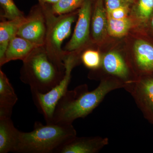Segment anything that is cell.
Here are the masks:
<instances>
[{"label":"cell","instance_id":"6da1fadb","mask_svg":"<svg viewBox=\"0 0 153 153\" xmlns=\"http://www.w3.org/2000/svg\"><path fill=\"white\" fill-rule=\"evenodd\" d=\"M124 86L118 79L109 76L100 80L98 86L91 91H88L86 84L67 91L56 105L52 123L72 124L77 119L85 118L98 106L108 94L124 88Z\"/></svg>","mask_w":153,"mask_h":153},{"label":"cell","instance_id":"7a4b0ae2","mask_svg":"<svg viewBox=\"0 0 153 153\" xmlns=\"http://www.w3.org/2000/svg\"><path fill=\"white\" fill-rule=\"evenodd\" d=\"M76 136L72 124L46 123L36 121L29 132L19 131L15 153H55L57 149Z\"/></svg>","mask_w":153,"mask_h":153},{"label":"cell","instance_id":"3957f363","mask_svg":"<svg viewBox=\"0 0 153 153\" xmlns=\"http://www.w3.org/2000/svg\"><path fill=\"white\" fill-rule=\"evenodd\" d=\"M22 61L20 79L30 86L31 92L47 93L64 77L65 71L50 60L44 46L36 47Z\"/></svg>","mask_w":153,"mask_h":153},{"label":"cell","instance_id":"277c9868","mask_svg":"<svg viewBox=\"0 0 153 153\" xmlns=\"http://www.w3.org/2000/svg\"><path fill=\"white\" fill-rule=\"evenodd\" d=\"M123 39L110 37L98 47L101 53V65L97 69L90 70L88 74L89 79L100 81L111 76L118 79L125 85L137 79L126 55Z\"/></svg>","mask_w":153,"mask_h":153},{"label":"cell","instance_id":"5b68a950","mask_svg":"<svg viewBox=\"0 0 153 153\" xmlns=\"http://www.w3.org/2000/svg\"><path fill=\"white\" fill-rule=\"evenodd\" d=\"M41 5L47 26L44 47L50 60L60 69L65 71L64 60L68 52L61 46L71 34V26L77 19L79 9L68 13L56 15L52 12L51 4Z\"/></svg>","mask_w":153,"mask_h":153},{"label":"cell","instance_id":"8992f818","mask_svg":"<svg viewBox=\"0 0 153 153\" xmlns=\"http://www.w3.org/2000/svg\"><path fill=\"white\" fill-rule=\"evenodd\" d=\"M144 30L134 28L123 39L124 49L137 77L153 74V43Z\"/></svg>","mask_w":153,"mask_h":153},{"label":"cell","instance_id":"52a82bcc","mask_svg":"<svg viewBox=\"0 0 153 153\" xmlns=\"http://www.w3.org/2000/svg\"><path fill=\"white\" fill-rule=\"evenodd\" d=\"M81 53L76 52L67 53L64 58L65 72L59 84L47 93L32 91V97L38 111L44 116L46 123H52L53 114L56 105L68 91L71 79V71L81 61Z\"/></svg>","mask_w":153,"mask_h":153},{"label":"cell","instance_id":"ba28073f","mask_svg":"<svg viewBox=\"0 0 153 153\" xmlns=\"http://www.w3.org/2000/svg\"><path fill=\"white\" fill-rule=\"evenodd\" d=\"M94 0H85L78 10L74 33L63 50L82 53L85 49L94 47L90 37L91 21Z\"/></svg>","mask_w":153,"mask_h":153},{"label":"cell","instance_id":"9c48e42d","mask_svg":"<svg viewBox=\"0 0 153 153\" xmlns=\"http://www.w3.org/2000/svg\"><path fill=\"white\" fill-rule=\"evenodd\" d=\"M124 88L131 94L145 118L153 125V74L140 76Z\"/></svg>","mask_w":153,"mask_h":153},{"label":"cell","instance_id":"30bf717a","mask_svg":"<svg viewBox=\"0 0 153 153\" xmlns=\"http://www.w3.org/2000/svg\"><path fill=\"white\" fill-rule=\"evenodd\" d=\"M46 20L42 6L38 3L30 9L20 25L17 36L38 46H44L46 38Z\"/></svg>","mask_w":153,"mask_h":153},{"label":"cell","instance_id":"8fae6325","mask_svg":"<svg viewBox=\"0 0 153 153\" xmlns=\"http://www.w3.org/2000/svg\"><path fill=\"white\" fill-rule=\"evenodd\" d=\"M90 37L96 47H101L110 38L108 32V15L103 0H94L91 21Z\"/></svg>","mask_w":153,"mask_h":153},{"label":"cell","instance_id":"7c38bea8","mask_svg":"<svg viewBox=\"0 0 153 153\" xmlns=\"http://www.w3.org/2000/svg\"><path fill=\"white\" fill-rule=\"evenodd\" d=\"M108 144L107 137H73L57 149L55 153H96Z\"/></svg>","mask_w":153,"mask_h":153},{"label":"cell","instance_id":"4fadbf2b","mask_svg":"<svg viewBox=\"0 0 153 153\" xmlns=\"http://www.w3.org/2000/svg\"><path fill=\"white\" fill-rule=\"evenodd\" d=\"M18 100L7 76L0 69V119L11 117Z\"/></svg>","mask_w":153,"mask_h":153},{"label":"cell","instance_id":"5bb4252c","mask_svg":"<svg viewBox=\"0 0 153 153\" xmlns=\"http://www.w3.org/2000/svg\"><path fill=\"white\" fill-rule=\"evenodd\" d=\"M38 46L24 38L17 36H15L9 42L4 60L0 64V67L1 68L6 63L13 60L23 61Z\"/></svg>","mask_w":153,"mask_h":153},{"label":"cell","instance_id":"9a60e30c","mask_svg":"<svg viewBox=\"0 0 153 153\" xmlns=\"http://www.w3.org/2000/svg\"><path fill=\"white\" fill-rule=\"evenodd\" d=\"M19 131L11 117L0 119V153L15 152Z\"/></svg>","mask_w":153,"mask_h":153},{"label":"cell","instance_id":"2e32d148","mask_svg":"<svg viewBox=\"0 0 153 153\" xmlns=\"http://www.w3.org/2000/svg\"><path fill=\"white\" fill-rule=\"evenodd\" d=\"M153 16V0H136L131 6L129 16L134 28L144 30Z\"/></svg>","mask_w":153,"mask_h":153},{"label":"cell","instance_id":"e0dca14e","mask_svg":"<svg viewBox=\"0 0 153 153\" xmlns=\"http://www.w3.org/2000/svg\"><path fill=\"white\" fill-rule=\"evenodd\" d=\"M26 16L11 21L2 20L0 23V64L4 60L9 42L17 36L19 28Z\"/></svg>","mask_w":153,"mask_h":153},{"label":"cell","instance_id":"ac0fdd59","mask_svg":"<svg viewBox=\"0 0 153 153\" xmlns=\"http://www.w3.org/2000/svg\"><path fill=\"white\" fill-rule=\"evenodd\" d=\"M134 27L133 22L129 16L125 19H117L108 16V32L111 38L123 39Z\"/></svg>","mask_w":153,"mask_h":153},{"label":"cell","instance_id":"d6986e66","mask_svg":"<svg viewBox=\"0 0 153 153\" xmlns=\"http://www.w3.org/2000/svg\"><path fill=\"white\" fill-rule=\"evenodd\" d=\"M81 62L90 70L99 68L101 65L102 55L98 47H93L85 49L81 55Z\"/></svg>","mask_w":153,"mask_h":153},{"label":"cell","instance_id":"ffe728a7","mask_svg":"<svg viewBox=\"0 0 153 153\" xmlns=\"http://www.w3.org/2000/svg\"><path fill=\"white\" fill-rule=\"evenodd\" d=\"M1 17L2 20H11L26 16L23 11L19 10L14 0H0Z\"/></svg>","mask_w":153,"mask_h":153},{"label":"cell","instance_id":"44dd1931","mask_svg":"<svg viewBox=\"0 0 153 153\" xmlns=\"http://www.w3.org/2000/svg\"><path fill=\"white\" fill-rule=\"evenodd\" d=\"M85 0H60L58 2L51 4L53 13L56 15L68 13L78 10Z\"/></svg>","mask_w":153,"mask_h":153},{"label":"cell","instance_id":"7402d4cb","mask_svg":"<svg viewBox=\"0 0 153 153\" xmlns=\"http://www.w3.org/2000/svg\"><path fill=\"white\" fill-rule=\"evenodd\" d=\"M107 13L122 7H131L133 2L130 0H103Z\"/></svg>","mask_w":153,"mask_h":153},{"label":"cell","instance_id":"603a6c76","mask_svg":"<svg viewBox=\"0 0 153 153\" xmlns=\"http://www.w3.org/2000/svg\"><path fill=\"white\" fill-rule=\"evenodd\" d=\"M131 7H122L115 9L107 15L114 19H125L129 16Z\"/></svg>","mask_w":153,"mask_h":153},{"label":"cell","instance_id":"cb8c5ba5","mask_svg":"<svg viewBox=\"0 0 153 153\" xmlns=\"http://www.w3.org/2000/svg\"><path fill=\"white\" fill-rule=\"evenodd\" d=\"M143 30L151 37H153V16L148 22L146 27Z\"/></svg>","mask_w":153,"mask_h":153},{"label":"cell","instance_id":"d4e9b609","mask_svg":"<svg viewBox=\"0 0 153 153\" xmlns=\"http://www.w3.org/2000/svg\"><path fill=\"white\" fill-rule=\"evenodd\" d=\"M38 3L41 5L54 4L60 1V0H37Z\"/></svg>","mask_w":153,"mask_h":153},{"label":"cell","instance_id":"484cf974","mask_svg":"<svg viewBox=\"0 0 153 153\" xmlns=\"http://www.w3.org/2000/svg\"><path fill=\"white\" fill-rule=\"evenodd\" d=\"M130 1H131L133 2H134L136 0H130Z\"/></svg>","mask_w":153,"mask_h":153}]
</instances>
